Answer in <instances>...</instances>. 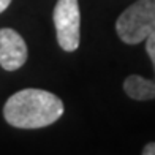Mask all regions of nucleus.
Instances as JSON below:
<instances>
[{
  "label": "nucleus",
  "instance_id": "nucleus-5",
  "mask_svg": "<svg viewBox=\"0 0 155 155\" xmlns=\"http://www.w3.org/2000/svg\"><path fill=\"white\" fill-rule=\"evenodd\" d=\"M146 51L155 71V30L146 38ZM124 90L133 100H152L155 98V78L147 79L138 74H130L124 81Z\"/></svg>",
  "mask_w": 155,
  "mask_h": 155
},
{
  "label": "nucleus",
  "instance_id": "nucleus-1",
  "mask_svg": "<svg viewBox=\"0 0 155 155\" xmlns=\"http://www.w3.org/2000/svg\"><path fill=\"white\" fill-rule=\"evenodd\" d=\"M63 114L62 100L48 90L24 89L11 95L3 106V117L16 128H43Z\"/></svg>",
  "mask_w": 155,
  "mask_h": 155
},
{
  "label": "nucleus",
  "instance_id": "nucleus-2",
  "mask_svg": "<svg viewBox=\"0 0 155 155\" xmlns=\"http://www.w3.org/2000/svg\"><path fill=\"white\" fill-rule=\"evenodd\" d=\"M155 30V0H138L116 21V32L124 43L138 45Z\"/></svg>",
  "mask_w": 155,
  "mask_h": 155
},
{
  "label": "nucleus",
  "instance_id": "nucleus-3",
  "mask_svg": "<svg viewBox=\"0 0 155 155\" xmlns=\"http://www.w3.org/2000/svg\"><path fill=\"white\" fill-rule=\"evenodd\" d=\"M52 18L59 46L67 52L76 51L79 46L81 27V13L78 0H57Z\"/></svg>",
  "mask_w": 155,
  "mask_h": 155
},
{
  "label": "nucleus",
  "instance_id": "nucleus-4",
  "mask_svg": "<svg viewBox=\"0 0 155 155\" xmlns=\"http://www.w3.org/2000/svg\"><path fill=\"white\" fill-rule=\"evenodd\" d=\"M27 45L13 29H0V65L6 71H16L27 60Z\"/></svg>",
  "mask_w": 155,
  "mask_h": 155
},
{
  "label": "nucleus",
  "instance_id": "nucleus-7",
  "mask_svg": "<svg viewBox=\"0 0 155 155\" xmlns=\"http://www.w3.org/2000/svg\"><path fill=\"white\" fill-rule=\"evenodd\" d=\"M10 3H11V0H0V13H3L6 8H8Z\"/></svg>",
  "mask_w": 155,
  "mask_h": 155
},
{
  "label": "nucleus",
  "instance_id": "nucleus-6",
  "mask_svg": "<svg viewBox=\"0 0 155 155\" xmlns=\"http://www.w3.org/2000/svg\"><path fill=\"white\" fill-rule=\"evenodd\" d=\"M143 155H155V143H149L144 150H143Z\"/></svg>",
  "mask_w": 155,
  "mask_h": 155
}]
</instances>
